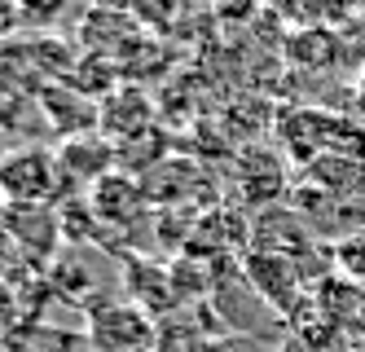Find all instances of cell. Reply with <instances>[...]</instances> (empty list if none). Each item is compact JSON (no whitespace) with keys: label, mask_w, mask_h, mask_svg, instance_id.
<instances>
[{"label":"cell","mask_w":365,"mask_h":352,"mask_svg":"<svg viewBox=\"0 0 365 352\" xmlns=\"http://www.w3.org/2000/svg\"><path fill=\"white\" fill-rule=\"evenodd\" d=\"M71 53L48 31H18L0 40V97H40L53 75L62 79Z\"/></svg>","instance_id":"cell-1"},{"label":"cell","mask_w":365,"mask_h":352,"mask_svg":"<svg viewBox=\"0 0 365 352\" xmlns=\"http://www.w3.org/2000/svg\"><path fill=\"white\" fill-rule=\"evenodd\" d=\"M0 198L9 207H58L66 198V172L58 150L22 146L0 159Z\"/></svg>","instance_id":"cell-2"},{"label":"cell","mask_w":365,"mask_h":352,"mask_svg":"<svg viewBox=\"0 0 365 352\" xmlns=\"http://www.w3.org/2000/svg\"><path fill=\"white\" fill-rule=\"evenodd\" d=\"M88 352H154L159 331L133 300H97L88 308Z\"/></svg>","instance_id":"cell-3"},{"label":"cell","mask_w":365,"mask_h":352,"mask_svg":"<svg viewBox=\"0 0 365 352\" xmlns=\"http://www.w3.org/2000/svg\"><path fill=\"white\" fill-rule=\"evenodd\" d=\"M304 172H308V185L330 198H344V203L365 198V154H322L304 164Z\"/></svg>","instance_id":"cell-4"},{"label":"cell","mask_w":365,"mask_h":352,"mask_svg":"<svg viewBox=\"0 0 365 352\" xmlns=\"http://www.w3.org/2000/svg\"><path fill=\"white\" fill-rule=\"evenodd\" d=\"M88 207H93L97 221L128 225V221H137V216H141L145 189L137 181H128L123 172H110V176H101L97 185H88Z\"/></svg>","instance_id":"cell-5"},{"label":"cell","mask_w":365,"mask_h":352,"mask_svg":"<svg viewBox=\"0 0 365 352\" xmlns=\"http://www.w3.org/2000/svg\"><path fill=\"white\" fill-rule=\"evenodd\" d=\"M58 159H62L66 181H80V185H97L101 176L115 172V146L101 137H71L62 141Z\"/></svg>","instance_id":"cell-6"},{"label":"cell","mask_w":365,"mask_h":352,"mask_svg":"<svg viewBox=\"0 0 365 352\" xmlns=\"http://www.w3.org/2000/svg\"><path fill=\"white\" fill-rule=\"evenodd\" d=\"M66 5H71V0H18V9H22V18H27L31 31H44L48 22H58V14Z\"/></svg>","instance_id":"cell-7"},{"label":"cell","mask_w":365,"mask_h":352,"mask_svg":"<svg viewBox=\"0 0 365 352\" xmlns=\"http://www.w3.org/2000/svg\"><path fill=\"white\" fill-rule=\"evenodd\" d=\"M22 26H27V18H22V9H18V0H0V40H9V36H18Z\"/></svg>","instance_id":"cell-8"},{"label":"cell","mask_w":365,"mask_h":352,"mask_svg":"<svg viewBox=\"0 0 365 352\" xmlns=\"http://www.w3.org/2000/svg\"><path fill=\"white\" fill-rule=\"evenodd\" d=\"M190 352H225V348H220V343H194Z\"/></svg>","instance_id":"cell-9"},{"label":"cell","mask_w":365,"mask_h":352,"mask_svg":"<svg viewBox=\"0 0 365 352\" xmlns=\"http://www.w3.org/2000/svg\"><path fill=\"white\" fill-rule=\"evenodd\" d=\"M356 101H361V115H365V84H361V93H356Z\"/></svg>","instance_id":"cell-10"}]
</instances>
